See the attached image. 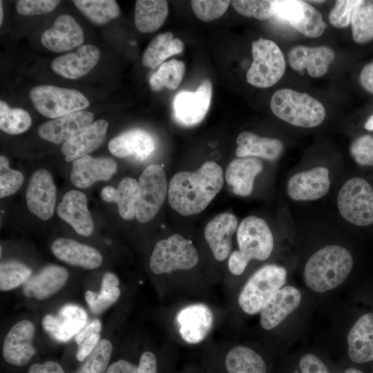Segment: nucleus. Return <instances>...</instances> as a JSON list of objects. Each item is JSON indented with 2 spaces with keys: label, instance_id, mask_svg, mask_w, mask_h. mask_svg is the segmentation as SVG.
Wrapping results in <instances>:
<instances>
[{
  "label": "nucleus",
  "instance_id": "obj_1",
  "mask_svg": "<svg viewBox=\"0 0 373 373\" xmlns=\"http://www.w3.org/2000/svg\"><path fill=\"white\" fill-rule=\"evenodd\" d=\"M223 182L222 169L213 161L205 162L194 171L178 172L169 184V203L182 216L198 214L217 195Z\"/></svg>",
  "mask_w": 373,
  "mask_h": 373
},
{
  "label": "nucleus",
  "instance_id": "obj_2",
  "mask_svg": "<svg viewBox=\"0 0 373 373\" xmlns=\"http://www.w3.org/2000/svg\"><path fill=\"white\" fill-rule=\"evenodd\" d=\"M353 267L350 252L339 245L324 247L307 260L303 271L305 285L316 292H325L340 285Z\"/></svg>",
  "mask_w": 373,
  "mask_h": 373
},
{
  "label": "nucleus",
  "instance_id": "obj_3",
  "mask_svg": "<svg viewBox=\"0 0 373 373\" xmlns=\"http://www.w3.org/2000/svg\"><path fill=\"white\" fill-rule=\"evenodd\" d=\"M239 250L229 258V269L234 275H240L251 259H267L274 248L272 233L263 219L250 216L245 218L237 229Z\"/></svg>",
  "mask_w": 373,
  "mask_h": 373
},
{
  "label": "nucleus",
  "instance_id": "obj_4",
  "mask_svg": "<svg viewBox=\"0 0 373 373\" xmlns=\"http://www.w3.org/2000/svg\"><path fill=\"white\" fill-rule=\"evenodd\" d=\"M270 108L280 119L303 128L318 126L325 117V108L318 100L307 93L288 88L273 94Z\"/></svg>",
  "mask_w": 373,
  "mask_h": 373
},
{
  "label": "nucleus",
  "instance_id": "obj_5",
  "mask_svg": "<svg viewBox=\"0 0 373 373\" xmlns=\"http://www.w3.org/2000/svg\"><path fill=\"white\" fill-rule=\"evenodd\" d=\"M253 61L247 81L257 88H269L283 76L286 64L283 52L273 41L259 39L251 44Z\"/></svg>",
  "mask_w": 373,
  "mask_h": 373
},
{
  "label": "nucleus",
  "instance_id": "obj_6",
  "mask_svg": "<svg viewBox=\"0 0 373 373\" xmlns=\"http://www.w3.org/2000/svg\"><path fill=\"white\" fill-rule=\"evenodd\" d=\"M287 271L281 266L267 265L257 270L242 289L238 304L245 313L259 312L271 296L286 283Z\"/></svg>",
  "mask_w": 373,
  "mask_h": 373
},
{
  "label": "nucleus",
  "instance_id": "obj_7",
  "mask_svg": "<svg viewBox=\"0 0 373 373\" xmlns=\"http://www.w3.org/2000/svg\"><path fill=\"white\" fill-rule=\"evenodd\" d=\"M341 216L356 226L373 224V189L361 178H352L345 182L337 196Z\"/></svg>",
  "mask_w": 373,
  "mask_h": 373
},
{
  "label": "nucleus",
  "instance_id": "obj_8",
  "mask_svg": "<svg viewBox=\"0 0 373 373\" xmlns=\"http://www.w3.org/2000/svg\"><path fill=\"white\" fill-rule=\"evenodd\" d=\"M198 262V255L192 242L180 234L158 241L150 258L151 270L155 274L193 268Z\"/></svg>",
  "mask_w": 373,
  "mask_h": 373
},
{
  "label": "nucleus",
  "instance_id": "obj_9",
  "mask_svg": "<svg viewBox=\"0 0 373 373\" xmlns=\"http://www.w3.org/2000/svg\"><path fill=\"white\" fill-rule=\"evenodd\" d=\"M29 95L37 111L52 119L82 111L90 104L81 92L52 85L35 86Z\"/></svg>",
  "mask_w": 373,
  "mask_h": 373
},
{
  "label": "nucleus",
  "instance_id": "obj_10",
  "mask_svg": "<svg viewBox=\"0 0 373 373\" xmlns=\"http://www.w3.org/2000/svg\"><path fill=\"white\" fill-rule=\"evenodd\" d=\"M169 185L166 173L158 164L145 168L137 181L135 218L145 223L153 219L162 207Z\"/></svg>",
  "mask_w": 373,
  "mask_h": 373
},
{
  "label": "nucleus",
  "instance_id": "obj_11",
  "mask_svg": "<svg viewBox=\"0 0 373 373\" xmlns=\"http://www.w3.org/2000/svg\"><path fill=\"white\" fill-rule=\"evenodd\" d=\"M276 16L307 37L321 36L327 26L315 8L303 1H274Z\"/></svg>",
  "mask_w": 373,
  "mask_h": 373
},
{
  "label": "nucleus",
  "instance_id": "obj_12",
  "mask_svg": "<svg viewBox=\"0 0 373 373\" xmlns=\"http://www.w3.org/2000/svg\"><path fill=\"white\" fill-rule=\"evenodd\" d=\"M212 95V84L204 79L195 91L182 90L173 99V111L176 120L190 126L203 120L209 111Z\"/></svg>",
  "mask_w": 373,
  "mask_h": 373
},
{
  "label": "nucleus",
  "instance_id": "obj_13",
  "mask_svg": "<svg viewBox=\"0 0 373 373\" xmlns=\"http://www.w3.org/2000/svg\"><path fill=\"white\" fill-rule=\"evenodd\" d=\"M26 200L29 211L40 219L48 220L52 216L56 203V186L49 171L39 169L32 174L26 189Z\"/></svg>",
  "mask_w": 373,
  "mask_h": 373
},
{
  "label": "nucleus",
  "instance_id": "obj_14",
  "mask_svg": "<svg viewBox=\"0 0 373 373\" xmlns=\"http://www.w3.org/2000/svg\"><path fill=\"white\" fill-rule=\"evenodd\" d=\"M329 186V169L317 166L291 176L287 182L286 191L294 200L312 201L325 195Z\"/></svg>",
  "mask_w": 373,
  "mask_h": 373
},
{
  "label": "nucleus",
  "instance_id": "obj_15",
  "mask_svg": "<svg viewBox=\"0 0 373 373\" xmlns=\"http://www.w3.org/2000/svg\"><path fill=\"white\" fill-rule=\"evenodd\" d=\"M35 326L28 320L15 324L6 334L3 343L4 360L12 365L23 366L36 354L32 345Z\"/></svg>",
  "mask_w": 373,
  "mask_h": 373
},
{
  "label": "nucleus",
  "instance_id": "obj_16",
  "mask_svg": "<svg viewBox=\"0 0 373 373\" xmlns=\"http://www.w3.org/2000/svg\"><path fill=\"white\" fill-rule=\"evenodd\" d=\"M84 39L80 25L70 15L63 14L55 20L52 26L41 36L43 46L49 50L60 52L81 46Z\"/></svg>",
  "mask_w": 373,
  "mask_h": 373
},
{
  "label": "nucleus",
  "instance_id": "obj_17",
  "mask_svg": "<svg viewBox=\"0 0 373 373\" xmlns=\"http://www.w3.org/2000/svg\"><path fill=\"white\" fill-rule=\"evenodd\" d=\"M87 314L84 309L73 304L61 308L57 316L46 315L42 327L54 340L66 343L75 336L84 327Z\"/></svg>",
  "mask_w": 373,
  "mask_h": 373
},
{
  "label": "nucleus",
  "instance_id": "obj_18",
  "mask_svg": "<svg viewBox=\"0 0 373 373\" xmlns=\"http://www.w3.org/2000/svg\"><path fill=\"white\" fill-rule=\"evenodd\" d=\"M94 119L93 113L79 111L49 120L38 128L41 138L49 142L64 144L89 126Z\"/></svg>",
  "mask_w": 373,
  "mask_h": 373
},
{
  "label": "nucleus",
  "instance_id": "obj_19",
  "mask_svg": "<svg viewBox=\"0 0 373 373\" xmlns=\"http://www.w3.org/2000/svg\"><path fill=\"white\" fill-rule=\"evenodd\" d=\"M176 323L182 339L188 343L195 344L203 341L209 333L213 316L207 305L193 304L178 313Z\"/></svg>",
  "mask_w": 373,
  "mask_h": 373
},
{
  "label": "nucleus",
  "instance_id": "obj_20",
  "mask_svg": "<svg viewBox=\"0 0 373 373\" xmlns=\"http://www.w3.org/2000/svg\"><path fill=\"white\" fill-rule=\"evenodd\" d=\"M301 294L293 286H285L275 291L262 306L260 323L269 330L283 321L300 305Z\"/></svg>",
  "mask_w": 373,
  "mask_h": 373
},
{
  "label": "nucleus",
  "instance_id": "obj_21",
  "mask_svg": "<svg viewBox=\"0 0 373 373\" xmlns=\"http://www.w3.org/2000/svg\"><path fill=\"white\" fill-rule=\"evenodd\" d=\"M99 56L97 46L82 45L75 52L55 58L51 63V68L63 77L77 79L88 73L97 65Z\"/></svg>",
  "mask_w": 373,
  "mask_h": 373
},
{
  "label": "nucleus",
  "instance_id": "obj_22",
  "mask_svg": "<svg viewBox=\"0 0 373 373\" xmlns=\"http://www.w3.org/2000/svg\"><path fill=\"white\" fill-rule=\"evenodd\" d=\"M57 212L78 234L88 237L93 233L94 222L84 193L77 190L66 193L57 206Z\"/></svg>",
  "mask_w": 373,
  "mask_h": 373
},
{
  "label": "nucleus",
  "instance_id": "obj_23",
  "mask_svg": "<svg viewBox=\"0 0 373 373\" xmlns=\"http://www.w3.org/2000/svg\"><path fill=\"white\" fill-rule=\"evenodd\" d=\"M117 164L111 157L86 155L73 163L70 180L77 187L86 189L97 181L108 180L116 172Z\"/></svg>",
  "mask_w": 373,
  "mask_h": 373
},
{
  "label": "nucleus",
  "instance_id": "obj_24",
  "mask_svg": "<svg viewBox=\"0 0 373 373\" xmlns=\"http://www.w3.org/2000/svg\"><path fill=\"white\" fill-rule=\"evenodd\" d=\"M238 227L236 217L230 213L218 214L207 224L204 238L217 260L222 261L229 255L232 236Z\"/></svg>",
  "mask_w": 373,
  "mask_h": 373
},
{
  "label": "nucleus",
  "instance_id": "obj_25",
  "mask_svg": "<svg viewBox=\"0 0 373 373\" xmlns=\"http://www.w3.org/2000/svg\"><path fill=\"white\" fill-rule=\"evenodd\" d=\"M334 59L335 52L326 46L314 48L296 46L288 54L289 64L294 70L307 69L309 75L315 78L325 75Z\"/></svg>",
  "mask_w": 373,
  "mask_h": 373
},
{
  "label": "nucleus",
  "instance_id": "obj_26",
  "mask_svg": "<svg viewBox=\"0 0 373 373\" xmlns=\"http://www.w3.org/2000/svg\"><path fill=\"white\" fill-rule=\"evenodd\" d=\"M51 251L59 260L87 269L99 267L103 260L100 252L94 247L67 238L55 240Z\"/></svg>",
  "mask_w": 373,
  "mask_h": 373
},
{
  "label": "nucleus",
  "instance_id": "obj_27",
  "mask_svg": "<svg viewBox=\"0 0 373 373\" xmlns=\"http://www.w3.org/2000/svg\"><path fill=\"white\" fill-rule=\"evenodd\" d=\"M108 126L107 121L97 120L63 144L61 152L65 160L75 161L98 148L106 137Z\"/></svg>",
  "mask_w": 373,
  "mask_h": 373
},
{
  "label": "nucleus",
  "instance_id": "obj_28",
  "mask_svg": "<svg viewBox=\"0 0 373 373\" xmlns=\"http://www.w3.org/2000/svg\"><path fill=\"white\" fill-rule=\"evenodd\" d=\"M154 149L155 143L152 136L140 129L124 132L112 138L108 143L111 153L122 158L133 156L138 160H144Z\"/></svg>",
  "mask_w": 373,
  "mask_h": 373
},
{
  "label": "nucleus",
  "instance_id": "obj_29",
  "mask_svg": "<svg viewBox=\"0 0 373 373\" xmlns=\"http://www.w3.org/2000/svg\"><path fill=\"white\" fill-rule=\"evenodd\" d=\"M68 278V272L63 267L47 265L24 284L23 294L30 298L44 300L60 290Z\"/></svg>",
  "mask_w": 373,
  "mask_h": 373
},
{
  "label": "nucleus",
  "instance_id": "obj_30",
  "mask_svg": "<svg viewBox=\"0 0 373 373\" xmlns=\"http://www.w3.org/2000/svg\"><path fill=\"white\" fill-rule=\"evenodd\" d=\"M262 169V162L255 157L236 158L227 166L225 180L236 195L248 196L253 191L255 178Z\"/></svg>",
  "mask_w": 373,
  "mask_h": 373
},
{
  "label": "nucleus",
  "instance_id": "obj_31",
  "mask_svg": "<svg viewBox=\"0 0 373 373\" xmlns=\"http://www.w3.org/2000/svg\"><path fill=\"white\" fill-rule=\"evenodd\" d=\"M348 354L356 363L373 361V314L361 316L347 336Z\"/></svg>",
  "mask_w": 373,
  "mask_h": 373
},
{
  "label": "nucleus",
  "instance_id": "obj_32",
  "mask_svg": "<svg viewBox=\"0 0 373 373\" xmlns=\"http://www.w3.org/2000/svg\"><path fill=\"white\" fill-rule=\"evenodd\" d=\"M236 154L238 157H258L274 161L283 153V144L276 138L262 137L250 131H242L237 139Z\"/></svg>",
  "mask_w": 373,
  "mask_h": 373
},
{
  "label": "nucleus",
  "instance_id": "obj_33",
  "mask_svg": "<svg viewBox=\"0 0 373 373\" xmlns=\"http://www.w3.org/2000/svg\"><path fill=\"white\" fill-rule=\"evenodd\" d=\"M137 181L130 177L124 178L117 189L110 186H105L101 191L102 200L106 202L117 204L120 216L131 220L135 216Z\"/></svg>",
  "mask_w": 373,
  "mask_h": 373
},
{
  "label": "nucleus",
  "instance_id": "obj_34",
  "mask_svg": "<svg viewBox=\"0 0 373 373\" xmlns=\"http://www.w3.org/2000/svg\"><path fill=\"white\" fill-rule=\"evenodd\" d=\"M184 44L178 38H174L171 32H165L156 35L149 43L142 57V64L149 68H154L169 57L181 53Z\"/></svg>",
  "mask_w": 373,
  "mask_h": 373
},
{
  "label": "nucleus",
  "instance_id": "obj_35",
  "mask_svg": "<svg viewBox=\"0 0 373 373\" xmlns=\"http://www.w3.org/2000/svg\"><path fill=\"white\" fill-rule=\"evenodd\" d=\"M169 12L164 0H137L135 6V24L140 32L158 30L164 23Z\"/></svg>",
  "mask_w": 373,
  "mask_h": 373
},
{
  "label": "nucleus",
  "instance_id": "obj_36",
  "mask_svg": "<svg viewBox=\"0 0 373 373\" xmlns=\"http://www.w3.org/2000/svg\"><path fill=\"white\" fill-rule=\"evenodd\" d=\"M228 373H267L262 356L252 349L238 345L231 349L225 358Z\"/></svg>",
  "mask_w": 373,
  "mask_h": 373
},
{
  "label": "nucleus",
  "instance_id": "obj_37",
  "mask_svg": "<svg viewBox=\"0 0 373 373\" xmlns=\"http://www.w3.org/2000/svg\"><path fill=\"white\" fill-rule=\"evenodd\" d=\"M350 25L355 42L364 44L373 39V0L356 1Z\"/></svg>",
  "mask_w": 373,
  "mask_h": 373
},
{
  "label": "nucleus",
  "instance_id": "obj_38",
  "mask_svg": "<svg viewBox=\"0 0 373 373\" xmlns=\"http://www.w3.org/2000/svg\"><path fill=\"white\" fill-rule=\"evenodd\" d=\"M75 6L90 21L104 25L119 15V7L114 0H75Z\"/></svg>",
  "mask_w": 373,
  "mask_h": 373
},
{
  "label": "nucleus",
  "instance_id": "obj_39",
  "mask_svg": "<svg viewBox=\"0 0 373 373\" xmlns=\"http://www.w3.org/2000/svg\"><path fill=\"white\" fill-rule=\"evenodd\" d=\"M185 73L184 62L171 59L160 65L158 70L149 79L151 88L160 91L163 88L175 90L180 84Z\"/></svg>",
  "mask_w": 373,
  "mask_h": 373
},
{
  "label": "nucleus",
  "instance_id": "obj_40",
  "mask_svg": "<svg viewBox=\"0 0 373 373\" xmlns=\"http://www.w3.org/2000/svg\"><path fill=\"white\" fill-rule=\"evenodd\" d=\"M32 119L24 109L10 108L3 100L0 101V128L10 135L26 131L31 126Z\"/></svg>",
  "mask_w": 373,
  "mask_h": 373
},
{
  "label": "nucleus",
  "instance_id": "obj_41",
  "mask_svg": "<svg viewBox=\"0 0 373 373\" xmlns=\"http://www.w3.org/2000/svg\"><path fill=\"white\" fill-rule=\"evenodd\" d=\"M113 352L110 341L102 339L75 373H105Z\"/></svg>",
  "mask_w": 373,
  "mask_h": 373
},
{
  "label": "nucleus",
  "instance_id": "obj_42",
  "mask_svg": "<svg viewBox=\"0 0 373 373\" xmlns=\"http://www.w3.org/2000/svg\"><path fill=\"white\" fill-rule=\"evenodd\" d=\"M32 270L19 262H7L0 266V289L8 291L25 284L31 277Z\"/></svg>",
  "mask_w": 373,
  "mask_h": 373
},
{
  "label": "nucleus",
  "instance_id": "obj_43",
  "mask_svg": "<svg viewBox=\"0 0 373 373\" xmlns=\"http://www.w3.org/2000/svg\"><path fill=\"white\" fill-rule=\"evenodd\" d=\"M231 3L238 13L247 17L266 20L276 15L274 1L234 0Z\"/></svg>",
  "mask_w": 373,
  "mask_h": 373
},
{
  "label": "nucleus",
  "instance_id": "obj_44",
  "mask_svg": "<svg viewBox=\"0 0 373 373\" xmlns=\"http://www.w3.org/2000/svg\"><path fill=\"white\" fill-rule=\"evenodd\" d=\"M23 182V174L10 168L8 159L0 157V197L1 198L15 193Z\"/></svg>",
  "mask_w": 373,
  "mask_h": 373
},
{
  "label": "nucleus",
  "instance_id": "obj_45",
  "mask_svg": "<svg viewBox=\"0 0 373 373\" xmlns=\"http://www.w3.org/2000/svg\"><path fill=\"white\" fill-rule=\"evenodd\" d=\"M120 296L118 287L101 285L99 293L88 290L85 293V299L93 314H99L116 302Z\"/></svg>",
  "mask_w": 373,
  "mask_h": 373
},
{
  "label": "nucleus",
  "instance_id": "obj_46",
  "mask_svg": "<svg viewBox=\"0 0 373 373\" xmlns=\"http://www.w3.org/2000/svg\"><path fill=\"white\" fill-rule=\"evenodd\" d=\"M230 3L229 0H193L191 5L195 15L200 20L209 22L222 17Z\"/></svg>",
  "mask_w": 373,
  "mask_h": 373
},
{
  "label": "nucleus",
  "instance_id": "obj_47",
  "mask_svg": "<svg viewBox=\"0 0 373 373\" xmlns=\"http://www.w3.org/2000/svg\"><path fill=\"white\" fill-rule=\"evenodd\" d=\"M354 160L361 166H373V137L365 135L357 137L350 146Z\"/></svg>",
  "mask_w": 373,
  "mask_h": 373
},
{
  "label": "nucleus",
  "instance_id": "obj_48",
  "mask_svg": "<svg viewBox=\"0 0 373 373\" xmlns=\"http://www.w3.org/2000/svg\"><path fill=\"white\" fill-rule=\"evenodd\" d=\"M59 3L57 0H19L16 8L23 16L38 15L52 12Z\"/></svg>",
  "mask_w": 373,
  "mask_h": 373
},
{
  "label": "nucleus",
  "instance_id": "obj_49",
  "mask_svg": "<svg viewBox=\"0 0 373 373\" xmlns=\"http://www.w3.org/2000/svg\"><path fill=\"white\" fill-rule=\"evenodd\" d=\"M357 0H338L329 15V21L336 28H345L350 23L352 13Z\"/></svg>",
  "mask_w": 373,
  "mask_h": 373
},
{
  "label": "nucleus",
  "instance_id": "obj_50",
  "mask_svg": "<svg viewBox=\"0 0 373 373\" xmlns=\"http://www.w3.org/2000/svg\"><path fill=\"white\" fill-rule=\"evenodd\" d=\"M299 365L302 373H329L323 361L312 354L303 355Z\"/></svg>",
  "mask_w": 373,
  "mask_h": 373
},
{
  "label": "nucleus",
  "instance_id": "obj_51",
  "mask_svg": "<svg viewBox=\"0 0 373 373\" xmlns=\"http://www.w3.org/2000/svg\"><path fill=\"white\" fill-rule=\"evenodd\" d=\"M100 341V334H95L86 338L79 345L76 353V358L82 362L94 350Z\"/></svg>",
  "mask_w": 373,
  "mask_h": 373
},
{
  "label": "nucleus",
  "instance_id": "obj_52",
  "mask_svg": "<svg viewBox=\"0 0 373 373\" xmlns=\"http://www.w3.org/2000/svg\"><path fill=\"white\" fill-rule=\"evenodd\" d=\"M137 367L138 373H157V359L154 354L149 351L143 352Z\"/></svg>",
  "mask_w": 373,
  "mask_h": 373
},
{
  "label": "nucleus",
  "instance_id": "obj_53",
  "mask_svg": "<svg viewBox=\"0 0 373 373\" xmlns=\"http://www.w3.org/2000/svg\"><path fill=\"white\" fill-rule=\"evenodd\" d=\"M28 373H65V372L58 363L48 361L44 363L32 365Z\"/></svg>",
  "mask_w": 373,
  "mask_h": 373
},
{
  "label": "nucleus",
  "instance_id": "obj_54",
  "mask_svg": "<svg viewBox=\"0 0 373 373\" xmlns=\"http://www.w3.org/2000/svg\"><path fill=\"white\" fill-rule=\"evenodd\" d=\"M105 373H138V367L126 360L120 359L110 365Z\"/></svg>",
  "mask_w": 373,
  "mask_h": 373
},
{
  "label": "nucleus",
  "instance_id": "obj_55",
  "mask_svg": "<svg viewBox=\"0 0 373 373\" xmlns=\"http://www.w3.org/2000/svg\"><path fill=\"white\" fill-rule=\"evenodd\" d=\"M102 329L101 322L97 320H93L90 324L85 326L75 337V342L79 345L86 338L95 334H100Z\"/></svg>",
  "mask_w": 373,
  "mask_h": 373
},
{
  "label": "nucleus",
  "instance_id": "obj_56",
  "mask_svg": "<svg viewBox=\"0 0 373 373\" xmlns=\"http://www.w3.org/2000/svg\"><path fill=\"white\" fill-rule=\"evenodd\" d=\"M359 80L361 86L368 92L373 93V62L366 64L362 69Z\"/></svg>",
  "mask_w": 373,
  "mask_h": 373
},
{
  "label": "nucleus",
  "instance_id": "obj_57",
  "mask_svg": "<svg viewBox=\"0 0 373 373\" xmlns=\"http://www.w3.org/2000/svg\"><path fill=\"white\" fill-rule=\"evenodd\" d=\"M365 128L368 131H373V113L366 121Z\"/></svg>",
  "mask_w": 373,
  "mask_h": 373
},
{
  "label": "nucleus",
  "instance_id": "obj_58",
  "mask_svg": "<svg viewBox=\"0 0 373 373\" xmlns=\"http://www.w3.org/2000/svg\"><path fill=\"white\" fill-rule=\"evenodd\" d=\"M344 373H363V372L356 368L350 367L347 369Z\"/></svg>",
  "mask_w": 373,
  "mask_h": 373
},
{
  "label": "nucleus",
  "instance_id": "obj_59",
  "mask_svg": "<svg viewBox=\"0 0 373 373\" xmlns=\"http://www.w3.org/2000/svg\"><path fill=\"white\" fill-rule=\"evenodd\" d=\"M3 18V6H2V1H0V24H2Z\"/></svg>",
  "mask_w": 373,
  "mask_h": 373
}]
</instances>
